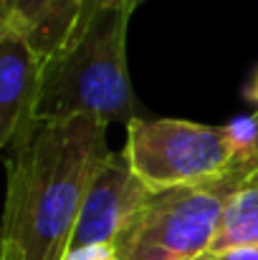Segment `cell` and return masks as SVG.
<instances>
[{"label":"cell","instance_id":"obj_1","mask_svg":"<svg viewBox=\"0 0 258 260\" xmlns=\"http://www.w3.org/2000/svg\"><path fill=\"white\" fill-rule=\"evenodd\" d=\"M106 126L91 116L41 121L8 157L3 240L23 260H64L84 194L109 154Z\"/></svg>","mask_w":258,"mask_h":260},{"label":"cell","instance_id":"obj_2","mask_svg":"<svg viewBox=\"0 0 258 260\" xmlns=\"http://www.w3.org/2000/svg\"><path fill=\"white\" fill-rule=\"evenodd\" d=\"M132 8H86L71 38L43 61L38 119L91 116L104 124L134 121L139 109L127 66V28Z\"/></svg>","mask_w":258,"mask_h":260},{"label":"cell","instance_id":"obj_3","mask_svg":"<svg viewBox=\"0 0 258 260\" xmlns=\"http://www.w3.org/2000/svg\"><path fill=\"white\" fill-rule=\"evenodd\" d=\"M246 179L228 172L200 184L152 189L114 240L119 260H200L210 253L223 207Z\"/></svg>","mask_w":258,"mask_h":260},{"label":"cell","instance_id":"obj_4","mask_svg":"<svg viewBox=\"0 0 258 260\" xmlns=\"http://www.w3.org/2000/svg\"><path fill=\"white\" fill-rule=\"evenodd\" d=\"M124 154L152 189L210 182L236 165V144L225 124L208 126L187 119L129 121Z\"/></svg>","mask_w":258,"mask_h":260},{"label":"cell","instance_id":"obj_5","mask_svg":"<svg viewBox=\"0 0 258 260\" xmlns=\"http://www.w3.org/2000/svg\"><path fill=\"white\" fill-rule=\"evenodd\" d=\"M150 192L152 187H147L134 172L124 149L109 152L86 189L69 250L86 245H114L117 235Z\"/></svg>","mask_w":258,"mask_h":260},{"label":"cell","instance_id":"obj_6","mask_svg":"<svg viewBox=\"0 0 258 260\" xmlns=\"http://www.w3.org/2000/svg\"><path fill=\"white\" fill-rule=\"evenodd\" d=\"M43 56L10 25L0 23V147L20 149L38 129Z\"/></svg>","mask_w":258,"mask_h":260},{"label":"cell","instance_id":"obj_7","mask_svg":"<svg viewBox=\"0 0 258 260\" xmlns=\"http://www.w3.org/2000/svg\"><path fill=\"white\" fill-rule=\"evenodd\" d=\"M84 10V0H0V23L18 30L46 61L71 38Z\"/></svg>","mask_w":258,"mask_h":260},{"label":"cell","instance_id":"obj_8","mask_svg":"<svg viewBox=\"0 0 258 260\" xmlns=\"http://www.w3.org/2000/svg\"><path fill=\"white\" fill-rule=\"evenodd\" d=\"M236 245H258V179L246 182L228 197L210 253Z\"/></svg>","mask_w":258,"mask_h":260},{"label":"cell","instance_id":"obj_9","mask_svg":"<svg viewBox=\"0 0 258 260\" xmlns=\"http://www.w3.org/2000/svg\"><path fill=\"white\" fill-rule=\"evenodd\" d=\"M64 260H119V255L114 245H86V248L69 250Z\"/></svg>","mask_w":258,"mask_h":260},{"label":"cell","instance_id":"obj_10","mask_svg":"<svg viewBox=\"0 0 258 260\" xmlns=\"http://www.w3.org/2000/svg\"><path fill=\"white\" fill-rule=\"evenodd\" d=\"M200 260H258V245H236L218 253H208Z\"/></svg>","mask_w":258,"mask_h":260},{"label":"cell","instance_id":"obj_11","mask_svg":"<svg viewBox=\"0 0 258 260\" xmlns=\"http://www.w3.org/2000/svg\"><path fill=\"white\" fill-rule=\"evenodd\" d=\"M253 121H256V139H253V152H251V159L238 170V174L246 179V182H251V179H258V109L253 111Z\"/></svg>","mask_w":258,"mask_h":260},{"label":"cell","instance_id":"obj_12","mask_svg":"<svg viewBox=\"0 0 258 260\" xmlns=\"http://www.w3.org/2000/svg\"><path fill=\"white\" fill-rule=\"evenodd\" d=\"M86 8H104V5H124V8H137V5H142V3H147V0H84Z\"/></svg>","mask_w":258,"mask_h":260},{"label":"cell","instance_id":"obj_13","mask_svg":"<svg viewBox=\"0 0 258 260\" xmlns=\"http://www.w3.org/2000/svg\"><path fill=\"white\" fill-rule=\"evenodd\" d=\"M0 260H23V255H20V250H18L15 243L0 240Z\"/></svg>","mask_w":258,"mask_h":260},{"label":"cell","instance_id":"obj_14","mask_svg":"<svg viewBox=\"0 0 258 260\" xmlns=\"http://www.w3.org/2000/svg\"><path fill=\"white\" fill-rule=\"evenodd\" d=\"M246 99H248V101H253V104H256V109H258V66L253 69V74H251V79H248Z\"/></svg>","mask_w":258,"mask_h":260}]
</instances>
